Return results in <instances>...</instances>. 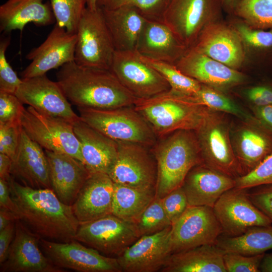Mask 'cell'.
<instances>
[{"label":"cell","mask_w":272,"mask_h":272,"mask_svg":"<svg viewBox=\"0 0 272 272\" xmlns=\"http://www.w3.org/2000/svg\"><path fill=\"white\" fill-rule=\"evenodd\" d=\"M8 182L17 220L40 238L62 242L75 239L80 223L72 206L61 201L50 188H33L12 176Z\"/></svg>","instance_id":"6da1fadb"},{"label":"cell","mask_w":272,"mask_h":272,"mask_svg":"<svg viewBox=\"0 0 272 272\" xmlns=\"http://www.w3.org/2000/svg\"><path fill=\"white\" fill-rule=\"evenodd\" d=\"M56 79L67 100L78 108L131 106L137 99L110 70L84 66L73 61L60 67Z\"/></svg>","instance_id":"7a4b0ae2"},{"label":"cell","mask_w":272,"mask_h":272,"mask_svg":"<svg viewBox=\"0 0 272 272\" xmlns=\"http://www.w3.org/2000/svg\"><path fill=\"white\" fill-rule=\"evenodd\" d=\"M151 151L156 161V196L163 198L182 186L189 171L202 164L194 131L179 130L159 139Z\"/></svg>","instance_id":"3957f363"},{"label":"cell","mask_w":272,"mask_h":272,"mask_svg":"<svg viewBox=\"0 0 272 272\" xmlns=\"http://www.w3.org/2000/svg\"><path fill=\"white\" fill-rule=\"evenodd\" d=\"M133 107L150 125L158 139L179 130H195L207 107L191 95L171 89L147 99H137Z\"/></svg>","instance_id":"277c9868"},{"label":"cell","mask_w":272,"mask_h":272,"mask_svg":"<svg viewBox=\"0 0 272 272\" xmlns=\"http://www.w3.org/2000/svg\"><path fill=\"white\" fill-rule=\"evenodd\" d=\"M78 108L81 120L116 142L134 143L152 148L158 140L133 106L107 109Z\"/></svg>","instance_id":"5b68a950"},{"label":"cell","mask_w":272,"mask_h":272,"mask_svg":"<svg viewBox=\"0 0 272 272\" xmlns=\"http://www.w3.org/2000/svg\"><path fill=\"white\" fill-rule=\"evenodd\" d=\"M225 114L207 108L194 132L202 164L236 178L242 173L234 153L230 138L231 124Z\"/></svg>","instance_id":"8992f818"},{"label":"cell","mask_w":272,"mask_h":272,"mask_svg":"<svg viewBox=\"0 0 272 272\" xmlns=\"http://www.w3.org/2000/svg\"><path fill=\"white\" fill-rule=\"evenodd\" d=\"M223 10L222 0H170L162 21L189 48L206 26L220 20Z\"/></svg>","instance_id":"52a82bcc"},{"label":"cell","mask_w":272,"mask_h":272,"mask_svg":"<svg viewBox=\"0 0 272 272\" xmlns=\"http://www.w3.org/2000/svg\"><path fill=\"white\" fill-rule=\"evenodd\" d=\"M75 61L91 67L110 70L115 51L102 9L86 7L77 31Z\"/></svg>","instance_id":"ba28073f"},{"label":"cell","mask_w":272,"mask_h":272,"mask_svg":"<svg viewBox=\"0 0 272 272\" xmlns=\"http://www.w3.org/2000/svg\"><path fill=\"white\" fill-rule=\"evenodd\" d=\"M20 122L29 137L44 150L67 154L83 162L80 142L72 123L30 106L24 108Z\"/></svg>","instance_id":"9c48e42d"},{"label":"cell","mask_w":272,"mask_h":272,"mask_svg":"<svg viewBox=\"0 0 272 272\" xmlns=\"http://www.w3.org/2000/svg\"><path fill=\"white\" fill-rule=\"evenodd\" d=\"M141 236L135 223L111 214L80 224L74 239L106 255L117 257Z\"/></svg>","instance_id":"30bf717a"},{"label":"cell","mask_w":272,"mask_h":272,"mask_svg":"<svg viewBox=\"0 0 272 272\" xmlns=\"http://www.w3.org/2000/svg\"><path fill=\"white\" fill-rule=\"evenodd\" d=\"M117 142V157L108 174L113 182L141 189L156 188L157 164L149 148L134 143Z\"/></svg>","instance_id":"8fae6325"},{"label":"cell","mask_w":272,"mask_h":272,"mask_svg":"<svg viewBox=\"0 0 272 272\" xmlns=\"http://www.w3.org/2000/svg\"><path fill=\"white\" fill-rule=\"evenodd\" d=\"M110 70L137 99L149 98L171 89L166 80L136 51L115 50Z\"/></svg>","instance_id":"7c38bea8"},{"label":"cell","mask_w":272,"mask_h":272,"mask_svg":"<svg viewBox=\"0 0 272 272\" xmlns=\"http://www.w3.org/2000/svg\"><path fill=\"white\" fill-rule=\"evenodd\" d=\"M39 243L51 262L61 268L79 272L122 271L116 257L103 255L76 240L62 242L40 238Z\"/></svg>","instance_id":"4fadbf2b"},{"label":"cell","mask_w":272,"mask_h":272,"mask_svg":"<svg viewBox=\"0 0 272 272\" xmlns=\"http://www.w3.org/2000/svg\"><path fill=\"white\" fill-rule=\"evenodd\" d=\"M223 234L213 208L188 206L172 225V253L206 244H216Z\"/></svg>","instance_id":"5bb4252c"},{"label":"cell","mask_w":272,"mask_h":272,"mask_svg":"<svg viewBox=\"0 0 272 272\" xmlns=\"http://www.w3.org/2000/svg\"><path fill=\"white\" fill-rule=\"evenodd\" d=\"M246 189L233 188L224 193L213 209L227 236L242 235L250 228L272 225L269 219L251 202Z\"/></svg>","instance_id":"9a60e30c"},{"label":"cell","mask_w":272,"mask_h":272,"mask_svg":"<svg viewBox=\"0 0 272 272\" xmlns=\"http://www.w3.org/2000/svg\"><path fill=\"white\" fill-rule=\"evenodd\" d=\"M22 79L15 94L24 104L73 124L81 119L57 82L50 80L46 74Z\"/></svg>","instance_id":"2e32d148"},{"label":"cell","mask_w":272,"mask_h":272,"mask_svg":"<svg viewBox=\"0 0 272 272\" xmlns=\"http://www.w3.org/2000/svg\"><path fill=\"white\" fill-rule=\"evenodd\" d=\"M239 120L234 127L231 125L230 138L234 155L244 175L272 153V130L254 116Z\"/></svg>","instance_id":"e0dca14e"},{"label":"cell","mask_w":272,"mask_h":272,"mask_svg":"<svg viewBox=\"0 0 272 272\" xmlns=\"http://www.w3.org/2000/svg\"><path fill=\"white\" fill-rule=\"evenodd\" d=\"M172 226L141 236L117 256L122 271L155 272L161 270L172 253Z\"/></svg>","instance_id":"ac0fdd59"},{"label":"cell","mask_w":272,"mask_h":272,"mask_svg":"<svg viewBox=\"0 0 272 272\" xmlns=\"http://www.w3.org/2000/svg\"><path fill=\"white\" fill-rule=\"evenodd\" d=\"M184 75L201 84L225 92L244 84L246 76L193 47L188 48L174 64Z\"/></svg>","instance_id":"d6986e66"},{"label":"cell","mask_w":272,"mask_h":272,"mask_svg":"<svg viewBox=\"0 0 272 272\" xmlns=\"http://www.w3.org/2000/svg\"><path fill=\"white\" fill-rule=\"evenodd\" d=\"M77 39L76 34L69 33L55 23L44 41L26 55L31 62L22 72V79L44 75L75 61Z\"/></svg>","instance_id":"ffe728a7"},{"label":"cell","mask_w":272,"mask_h":272,"mask_svg":"<svg viewBox=\"0 0 272 272\" xmlns=\"http://www.w3.org/2000/svg\"><path fill=\"white\" fill-rule=\"evenodd\" d=\"M40 237L16 220L14 237L1 272H63L53 264L40 246Z\"/></svg>","instance_id":"44dd1931"},{"label":"cell","mask_w":272,"mask_h":272,"mask_svg":"<svg viewBox=\"0 0 272 272\" xmlns=\"http://www.w3.org/2000/svg\"><path fill=\"white\" fill-rule=\"evenodd\" d=\"M220 22H214L206 26L192 47L238 70L245 58L244 45L233 26Z\"/></svg>","instance_id":"7402d4cb"},{"label":"cell","mask_w":272,"mask_h":272,"mask_svg":"<svg viewBox=\"0 0 272 272\" xmlns=\"http://www.w3.org/2000/svg\"><path fill=\"white\" fill-rule=\"evenodd\" d=\"M114 185L108 174L91 173L72 205L80 224L112 214Z\"/></svg>","instance_id":"603a6c76"},{"label":"cell","mask_w":272,"mask_h":272,"mask_svg":"<svg viewBox=\"0 0 272 272\" xmlns=\"http://www.w3.org/2000/svg\"><path fill=\"white\" fill-rule=\"evenodd\" d=\"M44 151L51 189L61 201L72 206L91 173L82 162L71 156Z\"/></svg>","instance_id":"cb8c5ba5"},{"label":"cell","mask_w":272,"mask_h":272,"mask_svg":"<svg viewBox=\"0 0 272 272\" xmlns=\"http://www.w3.org/2000/svg\"><path fill=\"white\" fill-rule=\"evenodd\" d=\"M235 185V178L201 164L189 171L181 187L189 206L213 208L221 195Z\"/></svg>","instance_id":"d4e9b609"},{"label":"cell","mask_w":272,"mask_h":272,"mask_svg":"<svg viewBox=\"0 0 272 272\" xmlns=\"http://www.w3.org/2000/svg\"><path fill=\"white\" fill-rule=\"evenodd\" d=\"M43 149L21 128L19 145L12 160L11 176L33 188L51 189L48 162Z\"/></svg>","instance_id":"484cf974"},{"label":"cell","mask_w":272,"mask_h":272,"mask_svg":"<svg viewBox=\"0 0 272 272\" xmlns=\"http://www.w3.org/2000/svg\"><path fill=\"white\" fill-rule=\"evenodd\" d=\"M74 129L80 142L83 163L89 171L108 174L117 157V142L81 119L74 124Z\"/></svg>","instance_id":"4316f807"},{"label":"cell","mask_w":272,"mask_h":272,"mask_svg":"<svg viewBox=\"0 0 272 272\" xmlns=\"http://www.w3.org/2000/svg\"><path fill=\"white\" fill-rule=\"evenodd\" d=\"M188 49L162 21L148 19L135 51L145 57L174 64Z\"/></svg>","instance_id":"83f0119b"},{"label":"cell","mask_w":272,"mask_h":272,"mask_svg":"<svg viewBox=\"0 0 272 272\" xmlns=\"http://www.w3.org/2000/svg\"><path fill=\"white\" fill-rule=\"evenodd\" d=\"M55 22L50 3L44 0H8L0 6V31H22L28 23L45 26Z\"/></svg>","instance_id":"f1b7e54d"},{"label":"cell","mask_w":272,"mask_h":272,"mask_svg":"<svg viewBox=\"0 0 272 272\" xmlns=\"http://www.w3.org/2000/svg\"><path fill=\"white\" fill-rule=\"evenodd\" d=\"M102 11L115 50L135 51L148 19L137 9L131 7Z\"/></svg>","instance_id":"f546056e"},{"label":"cell","mask_w":272,"mask_h":272,"mask_svg":"<svg viewBox=\"0 0 272 272\" xmlns=\"http://www.w3.org/2000/svg\"><path fill=\"white\" fill-rule=\"evenodd\" d=\"M224 252L216 244H206L171 253L163 272H227Z\"/></svg>","instance_id":"4dcf8cb0"},{"label":"cell","mask_w":272,"mask_h":272,"mask_svg":"<svg viewBox=\"0 0 272 272\" xmlns=\"http://www.w3.org/2000/svg\"><path fill=\"white\" fill-rule=\"evenodd\" d=\"M156 196V188L141 189L114 183L112 214L135 223Z\"/></svg>","instance_id":"1f68e13d"},{"label":"cell","mask_w":272,"mask_h":272,"mask_svg":"<svg viewBox=\"0 0 272 272\" xmlns=\"http://www.w3.org/2000/svg\"><path fill=\"white\" fill-rule=\"evenodd\" d=\"M216 245L224 252L248 256L264 253L272 249V225L253 227L238 236L219 237Z\"/></svg>","instance_id":"d6a6232c"},{"label":"cell","mask_w":272,"mask_h":272,"mask_svg":"<svg viewBox=\"0 0 272 272\" xmlns=\"http://www.w3.org/2000/svg\"><path fill=\"white\" fill-rule=\"evenodd\" d=\"M198 104L208 108L235 116L241 120L253 117L252 114L246 111L224 92L201 84L200 89L191 95Z\"/></svg>","instance_id":"836d02e7"},{"label":"cell","mask_w":272,"mask_h":272,"mask_svg":"<svg viewBox=\"0 0 272 272\" xmlns=\"http://www.w3.org/2000/svg\"><path fill=\"white\" fill-rule=\"evenodd\" d=\"M233 15L252 28L272 29V3L269 0H240Z\"/></svg>","instance_id":"e575fe53"},{"label":"cell","mask_w":272,"mask_h":272,"mask_svg":"<svg viewBox=\"0 0 272 272\" xmlns=\"http://www.w3.org/2000/svg\"><path fill=\"white\" fill-rule=\"evenodd\" d=\"M139 55L144 62L155 69L166 80L171 90L181 94L191 95L200 89V83L183 74L175 64Z\"/></svg>","instance_id":"d590c367"},{"label":"cell","mask_w":272,"mask_h":272,"mask_svg":"<svg viewBox=\"0 0 272 272\" xmlns=\"http://www.w3.org/2000/svg\"><path fill=\"white\" fill-rule=\"evenodd\" d=\"M55 23L69 33L76 34L86 0H50Z\"/></svg>","instance_id":"8d00e7d4"},{"label":"cell","mask_w":272,"mask_h":272,"mask_svg":"<svg viewBox=\"0 0 272 272\" xmlns=\"http://www.w3.org/2000/svg\"><path fill=\"white\" fill-rule=\"evenodd\" d=\"M135 224L141 236L152 234L172 226L161 198L157 196L143 212Z\"/></svg>","instance_id":"74e56055"},{"label":"cell","mask_w":272,"mask_h":272,"mask_svg":"<svg viewBox=\"0 0 272 272\" xmlns=\"http://www.w3.org/2000/svg\"><path fill=\"white\" fill-rule=\"evenodd\" d=\"M170 0H97V7L113 10L122 7H133L147 19L162 21Z\"/></svg>","instance_id":"f35d334b"},{"label":"cell","mask_w":272,"mask_h":272,"mask_svg":"<svg viewBox=\"0 0 272 272\" xmlns=\"http://www.w3.org/2000/svg\"><path fill=\"white\" fill-rule=\"evenodd\" d=\"M240 36L245 49L260 54H272V29L265 31L252 28L245 23H237L233 26Z\"/></svg>","instance_id":"ab89813d"},{"label":"cell","mask_w":272,"mask_h":272,"mask_svg":"<svg viewBox=\"0 0 272 272\" xmlns=\"http://www.w3.org/2000/svg\"><path fill=\"white\" fill-rule=\"evenodd\" d=\"M3 34L0 40V91L15 94L22 79L17 76L7 60L6 53L11 36Z\"/></svg>","instance_id":"60d3db41"},{"label":"cell","mask_w":272,"mask_h":272,"mask_svg":"<svg viewBox=\"0 0 272 272\" xmlns=\"http://www.w3.org/2000/svg\"><path fill=\"white\" fill-rule=\"evenodd\" d=\"M235 188L247 189L272 184V153L248 173L235 178Z\"/></svg>","instance_id":"b9f144b4"},{"label":"cell","mask_w":272,"mask_h":272,"mask_svg":"<svg viewBox=\"0 0 272 272\" xmlns=\"http://www.w3.org/2000/svg\"><path fill=\"white\" fill-rule=\"evenodd\" d=\"M264 253L248 256L234 252H224L223 260L226 270L227 272H259Z\"/></svg>","instance_id":"7bdbcfd3"},{"label":"cell","mask_w":272,"mask_h":272,"mask_svg":"<svg viewBox=\"0 0 272 272\" xmlns=\"http://www.w3.org/2000/svg\"><path fill=\"white\" fill-rule=\"evenodd\" d=\"M23 104L15 94L0 91V124L20 123Z\"/></svg>","instance_id":"ee69618b"},{"label":"cell","mask_w":272,"mask_h":272,"mask_svg":"<svg viewBox=\"0 0 272 272\" xmlns=\"http://www.w3.org/2000/svg\"><path fill=\"white\" fill-rule=\"evenodd\" d=\"M161 200L172 225L182 216L189 206L186 196L181 186L168 193Z\"/></svg>","instance_id":"f6af8a7d"},{"label":"cell","mask_w":272,"mask_h":272,"mask_svg":"<svg viewBox=\"0 0 272 272\" xmlns=\"http://www.w3.org/2000/svg\"><path fill=\"white\" fill-rule=\"evenodd\" d=\"M21 128L20 123L0 124V153L8 156L12 160L19 145Z\"/></svg>","instance_id":"bcb514c9"},{"label":"cell","mask_w":272,"mask_h":272,"mask_svg":"<svg viewBox=\"0 0 272 272\" xmlns=\"http://www.w3.org/2000/svg\"><path fill=\"white\" fill-rule=\"evenodd\" d=\"M248 197L253 205L264 214L272 223V184L254 187Z\"/></svg>","instance_id":"7dc6e473"},{"label":"cell","mask_w":272,"mask_h":272,"mask_svg":"<svg viewBox=\"0 0 272 272\" xmlns=\"http://www.w3.org/2000/svg\"><path fill=\"white\" fill-rule=\"evenodd\" d=\"M16 221L11 223L0 231V264L3 263L7 257L9 248L15 235Z\"/></svg>","instance_id":"c3c4849f"},{"label":"cell","mask_w":272,"mask_h":272,"mask_svg":"<svg viewBox=\"0 0 272 272\" xmlns=\"http://www.w3.org/2000/svg\"><path fill=\"white\" fill-rule=\"evenodd\" d=\"M253 115L272 130V104L260 106H250Z\"/></svg>","instance_id":"681fc988"},{"label":"cell","mask_w":272,"mask_h":272,"mask_svg":"<svg viewBox=\"0 0 272 272\" xmlns=\"http://www.w3.org/2000/svg\"><path fill=\"white\" fill-rule=\"evenodd\" d=\"M0 208L14 212V205L11 195L9 182L2 178H0Z\"/></svg>","instance_id":"f907efd6"},{"label":"cell","mask_w":272,"mask_h":272,"mask_svg":"<svg viewBox=\"0 0 272 272\" xmlns=\"http://www.w3.org/2000/svg\"><path fill=\"white\" fill-rule=\"evenodd\" d=\"M12 160L8 156L0 153V178L8 181L11 177Z\"/></svg>","instance_id":"816d5d0a"},{"label":"cell","mask_w":272,"mask_h":272,"mask_svg":"<svg viewBox=\"0 0 272 272\" xmlns=\"http://www.w3.org/2000/svg\"><path fill=\"white\" fill-rule=\"evenodd\" d=\"M17 220L14 213L4 208H0V231Z\"/></svg>","instance_id":"f5cc1de1"},{"label":"cell","mask_w":272,"mask_h":272,"mask_svg":"<svg viewBox=\"0 0 272 272\" xmlns=\"http://www.w3.org/2000/svg\"><path fill=\"white\" fill-rule=\"evenodd\" d=\"M260 271L272 272V252L264 253L260 266Z\"/></svg>","instance_id":"db71d44e"},{"label":"cell","mask_w":272,"mask_h":272,"mask_svg":"<svg viewBox=\"0 0 272 272\" xmlns=\"http://www.w3.org/2000/svg\"><path fill=\"white\" fill-rule=\"evenodd\" d=\"M240 0H222L223 10L230 15H233L235 8Z\"/></svg>","instance_id":"11a10c76"},{"label":"cell","mask_w":272,"mask_h":272,"mask_svg":"<svg viewBox=\"0 0 272 272\" xmlns=\"http://www.w3.org/2000/svg\"><path fill=\"white\" fill-rule=\"evenodd\" d=\"M87 7L89 9L94 10L97 8V0H86Z\"/></svg>","instance_id":"9f6ffc18"},{"label":"cell","mask_w":272,"mask_h":272,"mask_svg":"<svg viewBox=\"0 0 272 272\" xmlns=\"http://www.w3.org/2000/svg\"><path fill=\"white\" fill-rule=\"evenodd\" d=\"M269 1H270L272 3V0H269Z\"/></svg>","instance_id":"6f0895ef"}]
</instances>
